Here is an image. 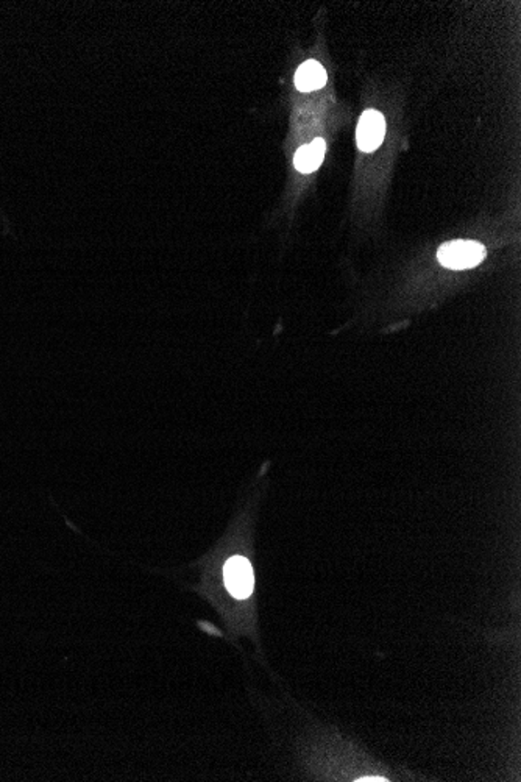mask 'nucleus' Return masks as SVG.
<instances>
[{"label": "nucleus", "instance_id": "f257e3e1", "mask_svg": "<svg viewBox=\"0 0 521 782\" xmlns=\"http://www.w3.org/2000/svg\"><path fill=\"white\" fill-rule=\"evenodd\" d=\"M487 250L482 244L476 241L445 242L437 250V259L443 267L452 271H465L481 265L486 258Z\"/></svg>", "mask_w": 521, "mask_h": 782}, {"label": "nucleus", "instance_id": "f03ea898", "mask_svg": "<svg viewBox=\"0 0 521 782\" xmlns=\"http://www.w3.org/2000/svg\"><path fill=\"white\" fill-rule=\"evenodd\" d=\"M225 584L236 599H248L255 586V576L250 563L242 556H233L225 564Z\"/></svg>", "mask_w": 521, "mask_h": 782}, {"label": "nucleus", "instance_id": "7ed1b4c3", "mask_svg": "<svg viewBox=\"0 0 521 782\" xmlns=\"http://www.w3.org/2000/svg\"><path fill=\"white\" fill-rule=\"evenodd\" d=\"M386 136V119L377 109H366L362 113L358 128H356V143L362 152H375L383 143Z\"/></svg>", "mask_w": 521, "mask_h": 782}, {"label": "nucleus", "instance_id": "20e7f679", "mask_svg": "<svg viewBox=\"0 0 521 782\" xmlns=\"http://www.w3.org/2000/svg\"><path fill=\"white\" fill-rule=\"evenodd\" d=\"M327 80V70L315 60L302 64L295 72V87L302 92L317 91L325 87Z\"/></svg>", "mask_w": 521, "mask_h": 782}, {"label": "nucleus", "instance_id": "39448f33", "mask_svg": "<svg viewBox=\"0 0 521 782\" xmlns=\"http://www.w3.org/2000/svg\"><path fill=\"white\" fill-rule=\"evenodd\" d=\"M327 152V144L321 138H317L311 144L303 145L293 156V166L302 173L314 172L321 166Z\"/></svg>", "mask_w": 521, "mask_h": 782}]
</instances>
